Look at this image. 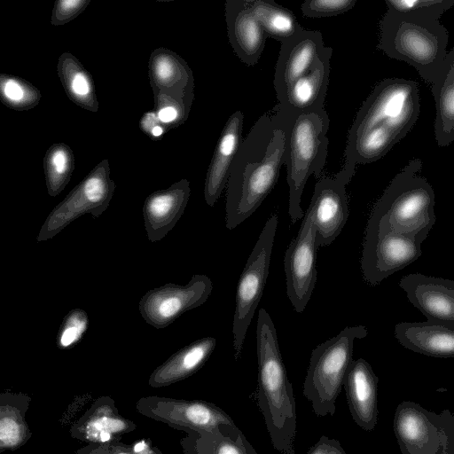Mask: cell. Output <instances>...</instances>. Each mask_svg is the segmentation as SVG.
<instances>
[{"instance_id": "5bb4252c", "label": "cell", "mask_w": 454, "mask_h": 454, "mask_svg": "<svg viewBox=\"0 0 454 454\" xmlns=\"http://www.w3.org/2000/svg\"><path fill=\"white\" fill-rule=\"evenodd\" d=\"M138 413L184 433L212 431L221 425L234 424L216 404L204 400H184L158 395L141 397L136 403Z\"/></svg>"}, {"instance_id": "8992f818", "label": "cell", "mask_w": 454, "mask_h": 454, "mask_svg": "<svg viewBox=\"0 0 454 454\" xmlns=\"http://www.w3.org/2000/svg\"><path fill=\"white\" fill-rule=\"evenodd\" d=\"M367 333L364 325L346 327L312 350L303 395L311 403L317 416H333L335 413V402L353 360L355 340L364 338Z\"/></svg>"}, {"instance_id": "e575fe53", "label": "cell", "mask_w": 454, "mask_h": 454, "mask_svg": "<svg viewBox=\"0 0 454 454\" xmlns=\"http://www.w3.org/2000/svg\"><path fill=\"white\" fill-rule=\"evenodd\" d=\"M387 11L396 14L439 20L454 5V0H385Z\"/></svg>"}, {"instance_id": "4dcf8cb0", "label": "cell", "mask_w": 454, "mask_h": 454, "mask_svg": "<svg viewBox=\"0 0 454 454\" xmlns=\"http://www.w3.org/2000/svg\"><path fill=\"white\" fill-rule=\"evenodd\" d=\"M248 4L267 37L284 43L304 28L292 11L272 0H248Z\"/></svg>"}, {"instance_id": "2e32d148", "label": "cell", "mask_w": 454, "mask_h": 454, "mask_svg": "<svg viewBox=\"0 0 454 454\" xmlns=\"http://www.w3.org/2000/svg\"><path fill=\"white\" fill-rule=\"evenodd\" d=\"M331 47H325L312 67L289 84L278 96L274 108L289 114H302L324 109L329 84Z\"/></svg>"}, {"instance_id": "d590c367", "label": "cell", "mask_w": 454, "mask_h": 454, "mask_svg": "<svg viewBox=\"0 0 454 454\" xmlns=\"http://www.w3.org/2000/svg\"><path fill=\"white\" fill-rule=\"evenodd\" d=\"M89 325L88 314L82 309L70 310L59 328L57 338L58 346L69 348L77 344L83 337Z\"/></svg>"}, {"instance_id": "83f0119b", "label": "cell", "mask_w": 454, "mask_h": 454, "mask_svg": "<svg viewBox=\"0 0 454 454\" xmlns=\"http://www.w3.org/2000/svg\"><path fill=\"white\" fill-rule=\"evenodd\" d=\"M431 87L436 109L434 136L437 145L445 147L454 140V49L448 51Z\"/></svg>"}, {"instance_id": "7402d4cb", "label": "cell", "mask_w": 454, "mask_h": 454, "mask_svg": "<svg viewBox=\"0 0 454 454\" xmlns=\"http://www.w3.org/2000/svg\"><path fill=\"white\" fill-rule=\"evenodd\" d=\"M137 424L121 416L111 396L98 398L74 427V434L90 443H106L120 441L131 433Z\"/></svg>"}, {"instance_id": "ba28073f", "label": "cell", "mask_w": 454, "mask_h": 454, "mask_svg": "<svg viewBox=\"0 0 454 454\" xmlns=\"http://www.w3.org/2000/svg\"><path fill=\"white\" fill-rule=\"evenodd\" d=\"M427 235L394 231L383 219L368 220L361 256L364 279L372 286L418 260Z\"/></svg>"}, {"instance_id": "9c48e42d", "label": "cell", "mask_w": 454, "mask_h": 454, "mask_svg": "<svg viewBox=\"0 0 454 454\" xmlns=\"http://www.w3.org/2000/svg\"><path fill=\"white\" fill-rule=\"evenodd\" d=\"M393 429L402 454H454V416L437 414L403 401L395 409Z\"/></svg>"}, {"instance_id": "603a6c76", "label": "cell", "mask_w": 454, "mask_h": 454, "mask_svg": "<svg viewBox=\"0 0 454 454\" xmlns=\"http://www.w3.org/2000/svg\"><path fill=\"white\" fill-rule=\"evenodd\" d=\"M244 114H232L226 121L209 163L204 184V199L214 207L229 178L231 162L240 144Z\"/></svg>"}, {"instance_id": "5b68a950", "label": "cell", "mask_w": 454, "mask_h": 454, "mask_svg": "<svg viewBox=\"0 0 454 454\" xmlns=\"http://www.w3.org/2000/svg\"><path fill=\"white\" fill-rule=\"evenodd\" d=\"M421 168L419 159L410 160L377 200L369 220L383 218L399 233L427 235L435 223L434 192L419 175Z\"/></svg>"}, {"instance_id": "e0dca14e", "label": "cell", "mask_w": 454, "mask_h": 454, "mask_svg": "<svg viewBox=\"0 0 454 454\" xmlns=\"http://www.w3.org/2000/svg\"><path fill=\"white\" fill-rule=\"evenodd\" d=\"M399 286L427 321L454 325V281L421 273L403 276Z\"/></svg>"}, {"instance_id": "6da1fadb", "label": "cell", "mask_w": 454, "mask_h": 454, "mask_svg": "<svg viewBox=\"0 0 454 454\" xmlns=\"http://www.w3.org/2000/svg\"><path fill=\"white\" fill-rule=\"evenodd\" d=\"M285 134L265 114L256 121L234 158L239 167L230 171L225 225L233 230L247 219L276 185L284 164Z\"/></svg>"}, {"instance_id": "7c38bea8", "label": "cell", "mask_w": 454, "mask_h": 454, "mask_svg": "<svg viewBox=\"0 0 454 454\" xmlns=\"http://www.w3.org/2000/svg\"><path fill=\"white\" fill-rule=\"evenodd\" d=\"M211 279L193 274L184 286L168 283L147 291L139 300L138 311L155 329H163L188 310L204 304L211 294Z\"/></svg>"}, {"instance_id": "3957f363", "label": "cell", "mask_w": 454, "mask_h": 454, "mask_svg": "<svg viewBox=\"0 0 454 454\" xmlns=\"http://www.w3.org/2000/svg\"><path fill=\"white\" fill-rule=\"evenodd\" d=\"M271 117L285 134L284 164L292 223L304 216L301 195L309 177L319 178L326 162L330 120L325 109L289 114L273 108Z\"/></svg>"}, {"instance_id": "52a82bcc", "label": "cell", "mask_w": 454, "mask_h": 454, "mask_svg": "<svg viewBox=\"0 0 454 454\" xmlns=\"http://www.w3.org/2000/svg\"><path fill=\"white\" fill-rule=\"evenodd\" d=\"M419 111V90L416 82L403 78L385 79L373 88L362 104L348 137L383 124L402 139L413 128Z\"/></svg>"}, {"instance_id": "ffe728a7", "label": "cell", "mask_w": 454, "mask_h": 454, "mask_svg": "<svg viewBox=\"0 0 454 454\" xmlns=\"http://www.w3.org/2000/svg\"><path fill=\"white\" fill-rule=\"evenodd\" d=\"M325 47L321 32L305 28L281 43L274 75L276 95H280L289 84L309 72Z\"/></svg>"}, {"instance_id": "60d3db41", "label": "cell", "mask_w": 454, "mask_h": 454, "mask_svg": "<svg viewBox=\"0 0 454 454\" xmlns=\"http://www.w3.org/2000/svg\"><path fill=\"white\" fill-rule=\"evenodd\" d=\"M140 126L152 138H159L167 131L157 119L153 111L144 114L140 121Z\"/></svg>"}, {"instance_id": "30bf717a", "label": "cell", "mask_w": 454, "mask_h": 454, "mask_svg": "<svg viewBox=\"0 0 454 454\" xmlns=\"http://www.w3.org/2000/svg\"><path fill=\"white\" fill-rule=\"evenodd\" d=\"M278 223L276 214L268 218L238 282L232 323L236 360L241 354L247 332L267 281Z\"/></svg>"}, {"instance_id": "d6986e66", "label": "cell", "mask_w": 454, "mask_h": 454, "mask_svg": "<svg viewBox=\"0 0 454 454\" xmlns=\"http://www.w3.org/2000/svg\"><path fill=\"white\" fill-rule=\"evenodd\" d=\"M378 376L364 358L350 362L343 380L351 416L367 432L373 430L378 421Z\"/></svg>"}, {"instance_id": "4316f807", "label": "cell", "mask_w": 454, "mask_h": 454, "mask_svg": "<svg viewBox=\"0 0 454 454\" xmlns=\"http://www.w3.org/2000/svg\"><path fill=\"white\" fill-rule=\"evenodd\" d=\"M180 440L184 454H258L236 424L212 431H186Z\"/></svg>"}, {"instance_id": "1f68e13d", "label": "cell", "mask_w": 454, "mask_h": 454, "mask_svg": "<svg viewBox=\"0 0 454 454\" xmlns=\"http://www.w3.org/2000/svg\"><path fill=\"white\" fill-rule=\"evenodd\" d=\"M43 171L48 194L59 195L69 183L74 169V155L69 145L55 143L43 157Z\"/></svg>"}, {"instance_id": "4fadbf2b", "label": "cell", "mask_w": 454, "mask_h": 454, "mask_svg": "<svg viewBox=\"0 0 454 454\" xmlns=\"http://www.w3.org/2000/svg\"><path fill=\"white\" fill-rule=\"evenodd\" d=\"M355 166L345 163L334 176L320 178L315 184L307 214L316 230L317 247L329 246L341 232L348 218L346 185Z\"/></svg>"}, {"instance_id": "74e56055", "label": "cell", "mask_w": 454, "mask_h": 454, "mask_svg": "<svg viewBox=\"0 0 454 454\" xmlns=\"http://www.w3.org/2000/svg\"><path fill=\"white\" fill-rule=\"evenodd\" d=\"M357 0H306L301 5L303 16L325 18L342 14L353 9Z\"/></svg>"}, {"instance_id": "ab89813d", "label": "cell", "mask_w": 454, "mask_h": 454, "mask_svg": "<svg viewBox=\"0 0 454 454\" xmlns=\"http://www.w3.org/2000/svg\"><path fill=\"white\" fill-rule=\"evenodd\" d=\"M306 454H347L340 443L327 436L322 435Z\"/></svg>"}, {"instance_id": "d4e9b609", "label": "cell", "mask_w": 454, "mask_h": 454, "mask_svg": "<svg viewBox=\"0 0 454 454\" xmlns=\"http://www.w3.org/2000/svg\"><path fill=\"white\" fill-rule=\"evenodd\" d=\"M215 346V337H204L184 346L153 371L149 386L167 387L192 376L208 360Z\"/></svg>"}, {"instance_id": "f35d334b", "label": "cell", "mask_w": 454, "mask_h": 454, "mask_svg": "<svg viewBox=\"0 0 454 454\" xmlns=\"http://www.w3.org/2000/svg\"><path fill=\"white\" fill-rule=\"evenodd\" d=\"M90 0H57L54 3L51 24L61 26L78 17L90 4Z\"/></svg>"}, {"instance_id": "836d02e7", "label": "cell", "mask_w": 454, "mask_h": 454, "mask_svg": "<svg viewBox=\"0 0 454 454\" xmlns=\"http://www.w3.org/2000/svg\"><path fill=\"white\" fill-rule=\"evenodd\" d=\"M194 86L187 90L183 98H176L164 92L153 90V112L167 131L180 126L187 120L194 98Z\"/></svg>"}, {"instance_id": "f1b7e54d", "label": "cell", "mask_w": 454, "mask_h": 454, "mask_svg": "<svg viewBox=\"0 0 454 454\" xmlns=\"http://www.w3.org/2000/svg\"><path fill=\"white\" fill-rule=\"evenodd\" d=\"M57 74L72 102L87 111L98 112L99 103L93 78L75 56L62 53L58 59Z\"/></svg>"}, {"instance_id": "8d00e7d4", "label": "cell", "mask_w": 454, "mask_h": 454, "mask_svg": "<svg viewBox=\"0 0 454 454\" xmlns=\"http://www.w3.org/2000/svg\"><path fill=\"white\" fill-rule=\"evenodd\" d=\"M77 454H163L149 441H142L135 444H126L121 441L106 443H90L81 449Z\"/></svg>"}, {"instance_id": "ac0fdd59", "label": "cell", "mask_w": 454, "mask_h": 454, "mask_svg": "<svg viewBox=\"0 0 454 454\" xmlns=\"http://www.w3.org/2000/svg\"><path fill=\"white\" fill-rule=\"evenodd\" d=\"M190 193V182L184 178L147 196L143 206V217L151 242L161 240L174 228L185 210Z\"/></svg>"}, {"instance_id": "8fae6325", "label": "cell", "mask_w": 454, "mask_h": 454, "mask_svg": "<svg viewBox=\"0 0 454 454\" xmlns=\"http://www.w3.org/2000/svg\"><path fill=\"white\" fill-rule=\"evenodd\" d=\"M114 190L109 160L105 159L50 213L36 240L40 242L53 238L84 214H90L94 218L100 216L110 205Z\"/></svg>"}, {"instance_id": "f546056e", "label": "cell", "mask_w": 454, "mask_h": 454, "mask_svg": "<svg viewBox=\"0 0 454 454\" xmlns=\"http://www.w3.org/2000/svg\"><path fill=\"white\" fill-rule=\"evenodd\" d=\"M400 140L389 127L376 125L347 137L344 162L355 167L374 162L385 156Z\"/></svg>"}, {"instance_id": "277c9868", "label": "cell", "mask_w": 454, "mask_h": 454, "mask_svg": "<svg viewBox=\"0 0 454 454\" xmlns=\"http://www.w3.org/2000/svg\"><path fill=\"white\" fill-rule=\"evenodd\" d=\"M449 34L440 20L387 11L380 22L378 48L412 66L430 85L447 56Z\"/></svg>"}, {"instance_id": "9a60e30c", "label": "cell", "mask_w": 454, "mask_h": 454, "mask_svg": "<svg viewBox=\"0 0 454 454\" xmlns=\"http://www.w3.org/2000/svg\"><path fill=\"white\" fill-rule=\"evenodd\" d=\"M316 230L305 213L298 235L289 244L284 257L286 294L296 312H302L317 282Z\"/></svg>"}, {"instance_id": "cb8c5ba5", "label": "cell", "mask_w": 454, "mask_h": 454, "mask_svg": "<svg viewBox=\"0 0 454 454\" xmlns=\"http://www.w3.org/2000/svg\"><path fill=\"white\" fill-rule=\"evenodd\" d=\"M395 336L404 348L434 357L454 356V325L442 323L401 322Z\"/></svg>"}, {"instance_id": "44dd1931", "label": "cell", "mask_w": 454, "mask_h": 454, "mask_svg": "<svg viewBox=\"0 0 454 454\" xmlns=\"http://www.w3.org/2000/svg\"><path fill=\"white\" fill-rule=\"evenodd\" d=\"M225 20L230 44L247 66L257 64L267 35L252 12L248 0H227Z\"/></svg>"}, {"instance_id": "7a4b0ae2", "label": "cell", "mask_w": 454, "mask_h": 454, "mask_svg": "<svg viewBox=\"0 0 454 454\" xmlns=\"http://www.w3.org/2000/svg\"><path fill=\"white\" fill-rule=\"evenodd\" d=\"M258 360L257 403L264 418L273 448L281 454H294L296 405L293 387L279 349L277 330L264 309L256 324Z\"/></svg>"}, {"instance_id": "d6a6232c", "label": "cell", "mask_w": 454, "mask_h": 454, "mask_svg": "<svg viewBox=\"0 0 454 454\" xmlns=\"http://www.w3.org/2000/svg\"><path fill=\"white\" fill-rule=\"evenodd\" d=\"M39 89L28 81L17 75L0 74V101L15 111H27L40 102Z\"/></svg>"}, {"instance_id": "484cf974", "label": "cell", "mask_w": 454, "mask_h": 454, "mask_svg": "<svg viewBox=\"0 0 454 454\" xmlns=\"http://www.w3.org/2000/svg\"><path fill=\"white\" fill-rule=\"evenodd\" d=\"M148 75L153 90L183 98L194 86V77L188 63L173 51L154 49L148 60Z\"/></svg>"}]
</instances>
